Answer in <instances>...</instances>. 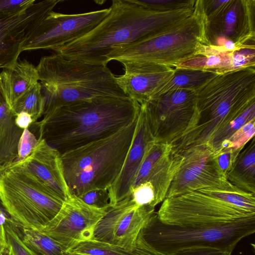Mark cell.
<instances>
[{"label": "cell", "mask_w": 255, "mask_h": 255, "mask_svg": "<svg viewBox=\"0 0 255 255\" xmlns=\"http://www.w3.org/2000/svg\"><path fill=\"white\" fill-rule=\"evenodd\" d=\"M196 92L191 128L171 144L176 154L196 148L219 154L233 134L255 119V67L219 74Z\"/></svg>", "instance_id": "1"}, {"label": "cell", "mask_w": 255, "mask_h": 255, "mask_svg": "<svg viewBox=\"0 0 255 255\" xmlns=\"http://www.w3.org/2000/svg\"><path fill=\"white\" fill-rule=\"evenodd\" d=\"M110 13L94 29L54 51L68 59L107 65L117 46L141 42L166 32L191 16L194 9L149 10L133 0H113Z\"/></svg>", "instance_id": "2"}, {"label": "cell", "mask_w": 255, "mask_h": 255, "mask_svg": "<svg viewBox=\"0 0 255 255\" xmlns=\"http://www.w3.org/2000/svg\"><path fill=\"white\" fill-rule=\"evenodd\" d=\"M140 104L130 98L100 96L68 104L44 114L39 136L62 154L108 137L132 123Z\"/></svg>", "instance_id": "3"}, {"label": "cell", "mask_w": 255, "mask_h": 255, "mask_svg": "<svg viewBox=\"0 0 255 255\" xmlns=\"http://www.w3.org/2000/svg\"><path fill=\"white\" fill-rule=\"evenodd\" d=\"M44 98L43 115L63 105L100 96L129 98L106 65L68 59L55 53L36 67Z\"/></svg>", "instance_id": "4"}, {"label": "cell", "mask_w": 255, "mask_h": 255, "mask_svg": "<svg viewBox=\"0 0 255 255\" xmlns=\"http://www.w3.org/2000/svg\"><path fill=\"white\" fill-rule=\"evenodd\" d=\"M255 232V216L213 225L163 223L154 212L140 234L164 255H232L237 245Z\"/></svg>", "instance_id": "5"}, {"label": "cell", "mask_w": 255, "mask_h": 255, "mask_svg": "<svg viewBox=\"0 0 255 255\" xmlns=\"http://www.w3.org/2000/svg\"><path fill=\"white\" fill-rule=\"evenodd\" d=\"M137 119L108 137L61 154L71 195L79 197L91 190L108 189L113 184L131 145Z\"/></svg>", "instance_id": "6"}, {"label": "cell", "mask_w": 255, "mask_h": 255, "mask_svg": "<svg viewBox=\"0 0 255 255\" xmlns=\"http://www.w3.org/2000/svg\"><path fill=\"white\" fill-rule=\"evenodd\" d=\"M156 214L163 223L178 226L236 221L255 216V194L231 184L204 188L166 198Z\"/></svg>", "instance_id": "7"}, {"label": "cell", "mask_w": 255, "mask_h": 255, "mask_svg": "<svg viewBox=\"0 0 255 255\" xmlns=\"http://www.w3.org/2000/svg\"><path fill=\"white\" fill-rule=\"evenodd\" d=\"M204 19L201 0H196L192 14L179 25L144 41L114 47L107 55L106 63L133 61L174 67L196 55L201 47L206 45Z\"/></svg>", "instance_id": "8"}, {"label": "cell", "mask_w": 255, "mask_h": 255, "mask_svg": "<svg viewBox=\"0 0 255 255\" xmlns=\"http://www.w3.org/2000/svg\"><path fill=\"white\" fill-rule=\"evenodd\" d=\"M0 199L14 222L38 231L56 216L64 202L16 161L0 167Z\"/></svg>", "instance_id": "9"}, {"label": "cell", "mask_w": 255, "mask_h": 255, "mask_svg": "<svg viewBox=\"0 0 255 255\" xmlns=\"http://www.w3.org/2000/svg\"><path fill=\"white\" fill-rule=\"evenodd\" d=\"M255 0H227L205 16L206 45L217 52L255 48Z\"/></svg>", "instance_id": "10"}, {"label": "cell", "mask_w": 255, "mask_h": 255, "mask_svg": "<svg viewBox=\"0 0 255 255\" xmlns=\"http://www.w3.org/2000/svg\"><path fill=\"white\" fill-rule=\"evenodd\" d=\"M147 118L157 142L171 144L191 128L196 115V92L180 89L144 102Z\"/></svg>", "instance_id": "11"}, {"label": "cell", "mask_w": 255, "mask_h": 255, "mask_svg": "<svg viewBox=\"0 0 255 255\" xmlns=\"http://www.w3.org/2000/svg\"><path fill=\"white\" fill-rule=\"evenodd\" d=\"M111 9L110 7L79 14L52 11L32 32L22 51H55L87 34L110 13Z\"/></svg>", "instance_id": "12"}, {"label": "cell", "mask_w": 255, "mask_h": 255, "mask_svg": "<svg viewBox=\"0 0 255 255\" xmlns=\"http://www.w3.org/2000/svg\"><path fill=\"white\" fill-rule=\"evenodd\" d=\"M110 207L97 208L71 195L41 232L67 252L80 242L93 239L96 226Z\"/></svg>", "instance_id": "13"}, {"label": "cell", "mask_w": 255, "mask_h": 255, "mask_svg": "<svg viewBox=\"0 0 255 255\" xmlns=\"http://www.w3.org/2000/svg\"><path fill=\"white\" fill-rule=\"evenodd\" d=\"M154 208L137 205L130 194L109 208L96 226L93 239L132 250Z\"/></svg>", "instance_id": "14"}, {"label": "cell", "mask_w": 255, "mask_h": 255, "mask_svg": "<svg viewBox=\"0 0 255 255\" xmlns=\"http://www.w3.org/2000/svg\"><path fill=\"white\" fill-rule=\"evenodd\" d=\"M219 154L206 148H194L182 154L183 162L171 181L166 198L231 184L219 165Z\"/></svg>", "instance_id": "15"}, {"label": "cell", "mask_w": 255, "mask_h": 255, "mask_svg": "<svg viewBox=\"0 0 255 255\" xmlns=\"http://www.w3.org/2000/svg\"><path fill=\"white\" fill-rule=\"evenodd\" d=\"M61 0L35 1L26 9L0 19V68L17 61L29 36Z\"/></svg>", "instance_id": "16"}, {"label": "cell", "mask_w": 255, "mask_h": 255, "mask_svg": "<svg viewBox=\"0 0 255 255\" xmlns=\"http://www.w3.org/2000/svg\"><path fill=\"white\" fill-rule=\"evenodd\" d=\"M183 160V155L174 153L171 144L154 142L146 150L131 190L149 182L153 187L156 204L162 202Z\"/></svg>", "instance_id": "17"}, {"label": "cell", "mask_w": 255, "mask_h": 255, "mask_svg": "<svg viewBox=\"0 0 255 255\" xmlns=\"http://www.w3.org/2000/svg\"><path fill=\"white\" fill-rule=\"evenodd\" d=\"M32 152L18 164L52 194L63 201L70 195L66 182L61 154L43 138Z\"/></svg>", "instance_id": "18"}, {"label": "cell", "mask_w": 255, "mask_h": 255, "mask_svg": "<svg viewBox=\"0 0 255 255\" xmlns=\"http://www.w3.org/2000/svg\"><path fill=\"white\" fill-rule=\"evenodd\" d=\"M140 105L131 145L119 176L108 189L111 207L131 194L132 186L146 150L155 141L148 122L144 102Z\"/></svg>", "instance_id": "19"}, {"label": "cell", "mask_w": 255, "mask_h": 255, "mask_svg": "<svg viewBox=\"0 0 255 255\" xmlns=\"http://www.w3.org/2000/svg\"><path fill=\"white\" fill-rule=\"evenodd\" d=\"M124 74L117 82L131 99L139 104L147 101L172 77L174 67L146 62L126 61Z\"/></svg>", "instance_id": "20"}, {"label": "cell", "mask_w": 255, "mask_h": 255, "mask_svg": "<svg viewBox=\"0 0 255 255\" xmlns=\"http://www.w3.org/2000/svg\"><path fill=\"white\" fill-rule=\"evenodd\" d=\"M251 67H255V48L217 52L205 45L202 46L197 55L174 66L208 71L218 74Z\"/></svg>", "instance_id": "21"}, {"label": "cell", "mask_w": 255, "mask_h": 255, "mask_svg": "<svg viewBox=\"0 0 255 255\" xmlns=\"http://www.w3.org/2000/svg\"><path fill=\"white\" fill-rule=\"evenodd\" d=\"M0 79L6 103L10 109L15 102L39 80L36 67L25 59L17 61L4 68L0 73Z\"/></svg>", "instance_id": "22"}, {"label": "cell", "mask_w": 255, "mask_h": 255, "mask_svg": "<svg viewBox=\"0 0 255 255\" xmlns=\"http://www.w3.org/2000/svg\"><path fill=\"white\" fill-rule=\"evenodd\" d=\"M15 118L6 102L0 107V167L18 159V144L24 129L16 125Z\"/></svg>", "instance_id": "23"}, {"label": "cell", "mask_w": 255, "mask_h": 255, "mask_svg": "<svg viewBox=\"0 0 255 255\" xmlns=\"http://www.w3.org/2000/svg\"><path fill=\"white\" fill-rule=\"evenodd\" d=\"M238 154L226 173L228 181L239 189L255 194V138Z\"/></svg>", "instance_id": "24"}, {"label": "cell", "mask_w": 255, "mask_h": 255, "mask_svg": "<svg viewBox=\"0 0 255 255\" xmlns=\"http://www.w3.org/2000/svg\"><path fill=\"white\" fill-rule=\"evenodd\" d=\"M218 74L211 71L174 68L171 79L151 97L175 90L197 91Z\"/></svg>", "instance_id": "25"}, {"label": "cell", "mask_w": 255, "mask_h": 255, "mask_svg": "<svg viewBox=\"0 0 255 255\" xmlns=\"http://www.w3.org/2000/svg\"><path fill=\"white\" fill-rule=\"evenodd\" d=\"M17 225L22 241L32 255H69L55 241L41 231Z\"/></svg>", "instance_id": "26"}, {"label": "cell", "mask_w": 255, "mask_h": 255, "mask_svg": "<svg viewBox=\"0 0 255 255\" xmlns=\"http://www.w3.org/2000/svg\"><path fill=\"white\" fill-rule=\"evenodd\" d=\"M10 109L15 116L20 113L25 112L31 116L33 123L36 122L43 115L44 109V98L40 83L37 82L21 96Z\"/></svg>", "instance_id": "27"}, {"label": "cell", "mask_w": 255, "mask_h": 255, "mask_svg": "<svg viewBox=\"0 0 255 255\" xmlns=\"http://www.w3.org/2000/svg\"><path fill=\"white\" fill-rule=\"evenodd\" d=\"M66 253L69 255H135L132 250L94 239L80 242Z\"/></svg>", "instance_id": "28"}, {"label": "cell", "mask_w": 255, "mask_h": 255, "mask_svg": "<svg viewBox=\"0 0 255 255\" xmlns=\"http://www.w3.org/2000/svg\"><path fill=\"white\" fill-rule=\"evenodd\" d=\"M144 8L157 12H168L179 9H194V0H133Z\"/></svg>", "instance_id": "29"}, {"label": "cell", "mask_w": 255, "mask_h": 255, "mask_svg": "<svg viewBox=\"0 0 255 255\" xmlns=\"http://www.w3.org/2000/svg\"><path fill=\"white\" fill-rule=\"evenodd\" d=\"M255 119H254L237 130L228 140L225 149H231L240 153L247 143L255 136Z\"/></svg>", "instance_id": "30"}, {"label": "cell", "mask_w": 255, "mask_h": 255, "mask_svg": "<svg viewBox=\"0 0 255 255\" xmlns=\"http://www.w3.org/2000/svg\"><path fill=\"white\" fill-rule=\"evenodd\" d=\"M17 224L12 220H6L3 224L6 243L14 255H32L22 241Z\"/></svg>", "instance_id": "31"}, {"label": "cell", "mask_w": 255, "mask_h": 255, "mask_svg": "<svg viewBox=\"0 0 255 255\" xmlns=\"http://www.w3.org/2000/svg\"><path fill=\"white\" fill-rule=\"evenodd\" d=\"M131 195L133 201L138 206H150L155 208L157 205L153 187L149 182L132 188Z\"/></svg>", "instance_id": "32"}, {"label": "cell", "mask_w": 255, "mask_h": 255, "mask_svg": "<svg viewBox=\"0 0 255 255\" xmlns=\"http://www.w3.org/2000/svg\"><path fill=\"white\" fill-rule=\"evenodd\" d=\"M85 203L97 208L111 207L108 189H95L87 192L78 197Z\"/></svg>", "instance_id": "33"}, {"label": "cell", "mask_w": 255, "mask_h": 255, "mask_svg": "<svg viewBox=\"0 0 255 255\" xmlns=\"http://www.w3.org/2000/svg\"><path fill=\"white\" fill-rule=\"evenodd\" d=\"M35 0H0V19L24 11Z\"/></svg>", "instance_id": "34"}, {"label": "cell", "mask_w": 255, "mask_h": 255, "mask_svg": "<svg viewBox=\"0 0 255 255\" xmlns=\"http://www.w3.org/2000/svg\"><path fill=\"white\" fill-rule=\"evenodd\" d=\"M38 142V139L32 133L28 128H24L18 144V159L26 158L33 150Z\"/></svg>", "instance_id": "35"}, {"label": "cell", "mask_w": 255, "mask_h": 255, "mask_svg": "<svg viewBox=\"0 0 255 255\" xmlns=\"http://www.w3.org/2000/svg\"><path fill=\"white\" fill-rule=\"evenodd\" d=\"M227 0H201L202 6L205 16H208L213 13Z\"/></svg>", "instance_id": "36"}, {"label": "cell", "mask_w": 255, "mask_h": 255, "mask_svg": "<svg viewBox=\"0 0 255 255\" xmlns=\"http://www.w3.org/2000/svg\"><path fill=\"white\" fill-rule=\"evenodd\" d=\"M16 125L20 128L24 129L32 125L33 123L31 116L25 112L18 114L15 118Z\"/></svg>", "instance_id": "37"}, {"label": "cell", "mask_w": 255, "mask_h": 255, "mask_svg": "<svg viewBox=\"0 0 255 255\" xmlns=\"http://www.w3.org/2000/svg\"><path fill=\"white\" fill-rule=\"evenodd\" d=\"M6 245L7 243L3 225H0V253L5 248Z\"/></svg>", "instance_id": "38"}, {"label": "cell", "mask_w": 255, "mask_h": 255, "mask_svg": "<svg viewBox=\"0 0 255 255\" xmlns=\"http://www.w3.org/2000/svg\"><path fill=\"white\" fill-rule=\"evenodd\" d=\"M0 255H14L10 246L7 244L5 248L0 253Z\"/></svg>", "instance_id": "39"}, {"label": "cell", "mask_w": 255, "mask_h": 255, "mask_svg": "<svg viewBox=\"0 0 255 255\" xmlns=\"http://www.w3.org/2000/svg\"><path fill=\"white\" fill-rule=\"evenodd\" d=\"M6 102L0 79V107Z\"/></svg>", "instance_id": "40"}, {"label": "cell", "mask_w": 255, "mask_h": 255, "mask_svg": "<svg viewBox=\"0 0 255 255\" xmlns=\"http://www.w3.org/2000/svg\"><path fill=\"white\" fill-rule=\"evenodd\" d=\"M0 210H1V211H3L7 212L5 211V210L4 209V207H3L0 199Z\"/></svg>", "instance_id": "41"}]
</instances>
